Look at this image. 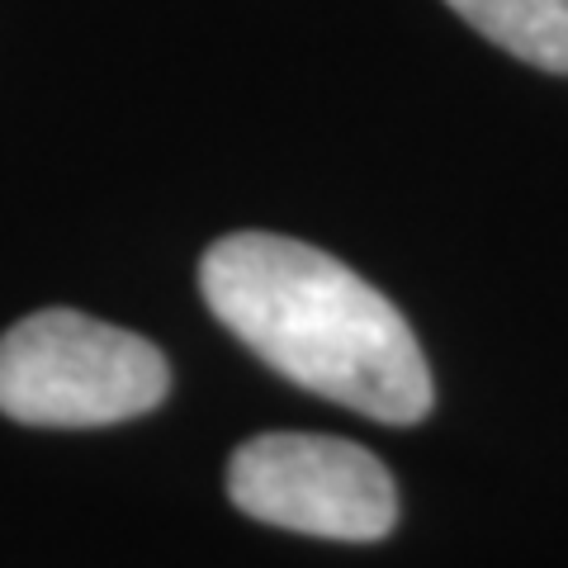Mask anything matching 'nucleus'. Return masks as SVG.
<instances>
[{
	"mask_svg": "<svg viewBox=\"0 0 568 568\" xmlns=\"http://www.w3.org/2000/svg\"><path fill=\"white\" fill-rule=\"evenodd\" d=\"M200 290L246 351L308 394L388 426L432 413V369L407 317L336 256L280 233H233L204 252Z\"/></svg>",
	"mask_w": 568,
	"mask_h": 568,
	"instance_id": "obj_1",
	"label": "nucleus"
},
{
	"mask_svg": "<svg viewBox=\"0 0 568 568\" xmlns=\"http://www.w3.org/2000/svg\"><path fill=\"white\" fill-rule=\"evenodd\" d=\"M171 388L148 336L77 308H43L0 336V413L24 426H114L152 413Z\"/></svg>",
	"mask_w": 568,
	"mask_h": 568,
	"instance_id": "obj_2",
	"label": "nucleus"
},
{
	"mask_svg": "<svg viewBox=\"0 0 568 568\" xmlns=\"http://www.w3.org/2000/svg\"><path fill=\"white\" fill-rule=\"evenodd\" d=\"M227 497L246 517L317 540L369 545L398 521V488L388 469L342 436H252L227 459Z\"/></svg>",
	"mask_w": 568,
	"mask_h": 568,
	"instance_id": "obj_3",
	"label": "nucleus"
},
{
	"mask_svg": "<svg viewBox=\"0 0 568 568\" xmlns=\"http://www.w3.org/2000/svg\"><path fill=\"white\" fill-rule=\"evenodd\" d=\"M446 6L511 58L568 77V0H446Z\"/></svg>",
	"mask_w": 568,
	"mask_h": 568,
	"instance_id": "obj_4",
	"label": "nucleus"
}]
</instances>
